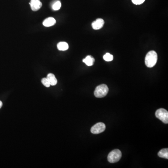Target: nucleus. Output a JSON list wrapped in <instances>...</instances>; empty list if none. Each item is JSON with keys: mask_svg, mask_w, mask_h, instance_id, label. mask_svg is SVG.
<instances>
[{"mask_svg": "<svg viewBox=\"0 0 168 168\" xmlns=\"http://www.w3.org/2000/svg\"><path fill=\"white\" fill-rule=\"evenodd\" d=\"M56 20L53 17H49V18H46L44 21L43 24L44 26L46 27H49L52 26L56 23Z\"/></svg>", "mask_w": 168, "mask_h": 168, "instance_id": "obj_8", "label": "nucleus"}, {"mask_svg": "<svg viewBox=\"0 0 168 168\" xmlns=\"http://www.w3.org/2000/svg\"><path fill=\"white\" fill-rule=\"evenodd\" d=\"M122 157L121 151L119 149H116L109 153L107 157V160L109 163H116L121 159Z\"/></svg>", "mask_w": 168, "mask_h": 168, "instance_id": "obj_3", "label": "nucleus"}, {"mask_svg": "<svg viewBox=\"0 0 168 168\" xmlns=\"http://www.w3.org/2000/svg\"><path fill=\"white\" fill-rule=\"evenodd\" d=\"M61 2H60V1H58L54 2V3L53 4L52 6V8L53 10L55 11H57L59 10L60 8H61Z\"/></svg>", "mask_w": 168, "mask_h": 168, "instance_id": "obj_13", "label": "nucleus"}, {"mask_svg": "<svg viewBox=\"0 0 168 168\" xmlns=\"http://www.w3.org/2000/svg\"><path fill=\"white\" fill-rule=\"evenodd\" d=\"M58 50L62 51L67 50L69 48L68 44L65 42H59L57 45Z\"/></svg>", "mask_w": 168, "mask_h": 168, "instance_id": "obj_11", "label": "nucleus"}, {"mask_svg": "<svg viewBox=\"0 0 168 168\" xmlns=\"http://www.w3.org/2000/svg\"><path fill=\"white\" fill-rule=\"evenodd\" d=\"M104 24V21L102 19L99 18L94 21L92 24V28L95 30H98L103 27Z\"/></svg>", "mask_w": 168, "mask_h": 168, "instance_id": "obj_7", "label": "nucleus"}, {"mask_svg": "<svg viewBox=\"0 0 168 168\" xmlns=\"http://www.w3.org/2000/svg\"><path fill=\"white\" fill-rule=\"evenodd\" d=\"M47 79L48 80L50 83V86H55L58 83L57 79L55 76L54 75L52 74H48Z\"/></svg>", "mask_w": 168, "mask_h": 168, "instance_id": "obj_9", "label": "nucleus"}, {"mask_svg": "<svg viewBox=\"0 0 168 168\" xmlns=\"http://www.w3.org/2000/svg\"><path fill=\"white\" fill-rule=\"evenodd\" d=\"M155 116L165 124L168 123V112L166 109L160 108L155 112Z\"/></svg>", "mask_w": 168, "mask_h": 168, "instance_id": "obj_4", "label": "nucleus"}, {"mask_svg": "<svg viewBox=\"0 0 168 168\" xmlns=\"http://www.w3.org/2000/svg\"><path fill=\"white\" fill-rule=\"evenodd\" d=\"M158 155L160 158H164L168 159V148H163L158 153Z\"/></svg>", "mask_w": 168, "mask_h": 168, "instance_id": "obj_12", "label": "nucleus"}, {"mask_svg": "<svg viewBox=\"0 0 168 168\" xmlns=\"http://www.w3.org/2000/svg\"><path fill=\"white\" fill-rule=\"evenodd\" d=\"M106 129V125L102 122H99L92 126L91 129V132L94 134H99L102 133Z\"/></svg>", "mask_w": 168, "mask_h": 168, "instance_id": "obj_5", "label": "nucleus"}, {"mask_svg": "<svg viewBox=\"0 0 168 168\" xmlns=\"http://www.w3.org/2000/svg\"><path fill=\"white\" fill-rule=\"evenodd\" d=\"M95 59L92 56H86L85 58L83 59V62L85 63L87 66H92L94 63Z\"/></svg>", "mask_w": 168, "mask_h": 168, "instance_id": "obj_10", "label": "nucleus"}, {"mask_svg": "<svg viewBox=\"0 0 168 168\" xmlns=\"http://www.w3.org/2000/svg\"><path fill=\"white\" fill-rule=\"evenodd\" d=\"M29 4L32 10L34 11L38 10L42 6V3L40 0H31Z\"/></svg>", "mask_w": 168, "mask_h": 168, "instance_id": "obj_6", "label": "nucleus"}, {"mask_svg": "<svg viewBox=\"0 0 168 168\" xmlns=\"http://www.w3.org/2000/svg\"><path fill=\"white\" fill-rule=\"evenodd\" d=\"M158 61V54L155 51L151 50L146 55L145 59V64L149 68L155 65Z\"/></svg>", "mask_w": 168, "mask_h": 168, "instance_id": "obj_1", "label": "nucleus"}, {"mask_svg": "<svg viewBox=\"0 0 168 168\" xmlns=\"http://www.w3.org/2000/svg\"><path fill=\"white\" fill-rule=\"evenodd\" d=\"M42 84L46 87H49L50 86V83L47 78H43L41 80Z\"/></svg>", "mask_w": 168, "mask_h": 168, "instance_id": "obj_15", "label": "nucleus"}, {"mask_svg": "<svg viewBox=\"0 0 168 168\" xmlns=\"http://www.w3.org/2000/svg\"><path fill=\"white\" fill-rule=\"evenodd\" d=\"M145 0H132L133 3L136 5H140L143 3Z\"/></svg>", "mask_w": 168, "mask_h": 168, "instance_id": "obj_16", "label": "nucleus"}, {"mask_svg": "<svg viewBox=\"0 0 168 168\" xmlns=\"http://www.w3.org/2000/svg\"><path fill=\"white\" fill-rule=\"evenodd\" d=\"M103 59L105 61H107V62L111 61L113 60V56L109 53H106L103 56Z\"/></svg>", "mask_w": 168, "mask_h": 168, "instance_id": "obj_14", "label": "nucleus"}, {"mask_svg": "<svg viewBox=\"0 0 168 168\" xmlns=\"http://www.w3.org/2000/svg\"><path fill=\"white\" fill-rule=\"evenodd\" d=\"M108 91L109 89L106 85L101 84L95 88L94 94L97 98H103L107 95Z\"/></svg>", "mask_w": 168, "mask_h": 168, "instance_id": "obj_2", "label": "nucleus"}, {"mask_svg": "<svg viewBox=\"0 0 168 168\" xmlns=\"http://www.w3.org/2000/svg\"><path fill=\"white\" fill-rule=\"evenodd\" d=\"M2 106V102L1 101H0V108H1Z\"/></svg>", "mask_w": 168, "mask_h": 168, "instance_id": "obj_17", "label": "nucleus"}]
</instances>
